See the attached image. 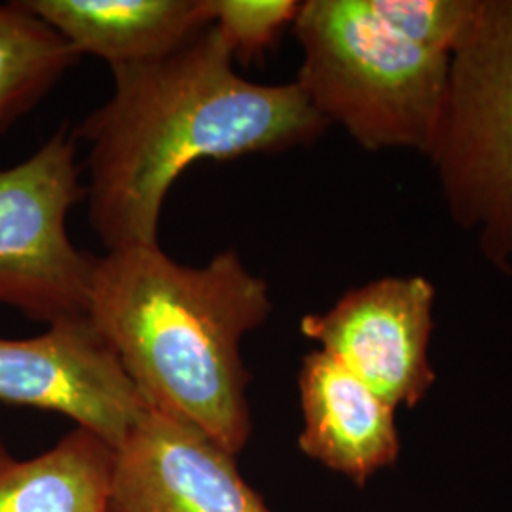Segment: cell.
I'll use <instances>...</instances> for the list:
<instances>
[{"label": "cell", "instance_id": "cell-12", "mask_svg": "<svg viewBox=\"0 0 512 512\" xmlns=\"http://www.w3.org/2000/svg\"><path fill=\"white\" fill-rule=\"evenodd\" d=\"M80 61L21 0L0 4V135L14 128Z\"/></svg>", "mask_w": 512, "mask_h": 512}, {"label": "cell", "instance_id": "cell-8", "mask_svg": "<svg viewBox=\"0 0 512 512\" xmlns=\"http://www.w3.org/2000/svg\"><path fill=\"white\" fill-rule=\"evenodd\" d=\"M109 512H274L198 427L148 408L114 450Z\"/></svg>", "mask_w": 512, "mask_h": 512}, {"label": "cell", "instance_id": "cell-5", "mask_svg": "<svg viewBox=\"0 0 512 512\" xmlns=\"http://www.w3.org/2000/svg\"><path fill=\"white\" fill-rule=\"evenodd\" d=\"M76 133L63 124L27 160L0 169V304L52 325L88 315L95 256L67 232L82 198Z\"/></svg>", "mask_w": 512, "mask_h": 512}, {"label": "cell", "instance_id": "cell-7", "mask_svg": "<svg viewBox=\"0 0 512 512\" xmlns=\"http://www.w3.org/2000/svg\"><path fill=\"white\" fill-rule=\"evenodd\" d=\"M435 298L423 275L380 277L308 313L300 330L391 406L414 408L437 380L429 361Z\"/></svg>", "mask_w": 512, "mask_h": 512}, {"label": "cell", "instance_id": "cell-6", "mask_svg": "<svg viewBox=\"0 0 512 512\" xmlns=\"http://www.w3.org/2000/svg\"><path fill=\"white\" fill-rule=\"evenodd\" d=\"M0 403L63 414L114 450L148 410L90 315L33 338H0Z\"/></svg>", "mask_w": 512, "mask_h": 512}, {"label": "cell", "instance_id": "cell-1", "mask_svg": "<svg viewBox=\"0 0 512 512\" xmlns=\"http://www.w3.org/2000/svg\"><path fill=\"white\" fill-rule=\"evenodd\" d=\"M209 25L158 61L114 67V92L74 129L90 145L88 217L107 251L160 245L165 198L190 165L313 145L329 122L296 84H258Z\"/></svg>", "mask_w": 512, "mask_h": 512}, {"label": "cell", "instance_id": "cell-3", "mask_svg": "<svg viewBox=\"0 0 512 512\" xmlns=\"http://www.w3.org/2000/svg\"><path fill=\"white\" fill-rule=\"evenodd\" d=\"M478 0H306L296 84L365 150L425 154Z\"/></svg>", "mask_w": 512, "mask_h": 512}, {"label": "cell", "instance_id": "cell-4", "mask_svg": "<svg viewBox=\"0 0 512 512\" xmlns=\"http://www.w3.org/2000/svg\"><path fill=\"white\" fill-rule=\"evenodd\" d=\"M425 156L450 219L512 277V0H478Z\"/></svg>", "mask_w": 512, "mask_h": 512}, {"label": "cell", "instance_id": "cell-9", "mask_svg": "<svg viewBox=\"0 0 512 512\" xmlns=\"http://www.w3.org/2000/svg\"><path fill=\"white\" fill-rule=\"evenodd\" d=\"M298 391L304 416L298 446L308 458L357 486L399 459L397 408L323 349L304 357Z\"/></svg>", "mask_w": 512, "mask_h": 512}, {"label": "cell", "instance_id": "cell-11", "mask_svg": "<svg viewBox=\"0 0 512 512\" xmlns=\"http://www.w3.org/2000/svg\"><path fill=\"white\" fill-rule=\"evenodd\" d=\"M114 448L76 427L37 458L0 444V512H109Z\"/></svg>", "mask_w": 512, "mask_h": 512}, {"label": "cell", "instance_id": "cell-13", "mask_svg": "<svg viewBox=\"0 0 512 512\" xmlns=\"http://www.w3.org/2000/svg\"><path fill=\"white\" fill-rule=\"evenodd\" d=\"M211 25L224 38L234 59L253 61L293 27L298 0H205Z\"/></svg>", "mask_w": 512, "mask_h": 512}, {"label": "cell", "instance_id": "cell-10", "mask_svg": "<svg viewBox=\"0 0 512 512\" xmlns=\"http://www.w3.org/2000/svg\"><path fill=\"white\" fill-rule=\"evenodd\" d=\"M82 55L114 67L158 61L211 25L205 0H21Z\"/></svg>", "mask_w": 512, "mask_h": 512}, {"label": "cell", "instance_id": "cell-2", "mask_svg": "<svg viewBox=\"0 0 512 512\" xmlns=\"http://www.w3.org/2000/svg\"><path fill=\"white\" fill-rule=\"evenodd\" d=\"M274 304L234 249L186 266L160 245L95 258L88 315L148 408L203 431L238 456L253 433L243 338Z\"/></svg>", "mask_w": 512, "mask_h": 512}]
</instances>
